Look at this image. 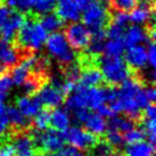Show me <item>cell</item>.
I'll return each instance as SVG.
<instances>
[{"instance_id":"6da1fadb","label":"cell","mask_w":156,"mask_h":156,"mask_svg":"<svg viewBox=\"0 0 156 156\" xmlns=\"http://www.w3.org/2000/svg\"><path fill=\"white\" fill-rule=\"evenodd\" d=\"M151 104L145 95V83L139 78L131 75L116 88L115 99L108 105L114 114L124 113V115L138 122L144 108Z\"/></svg>"},{"instance_id":"cb8c5ba5","label":"cell","mask_w":156,"mask_h":156,"mask_svg":"<svg viewBox=\"0 0 156 156\" xmlns=\"http://www.w3.org/2000/svg\"><path fill=\"white\" fill-rule=\"evenodd\" d=\"M124 48H126V44H124L123 38L111 39L109 41H106L103 54L107 56H122Z\"/></svg>"},{"instance_id":"d6986e66","label":"cell","mask_w":156,"mask_h":156,"mask_svg":"<svg viewBox=\"0 0 156 156\" xmlns=\"http://www.w3.org/2000/svg\"><path fill=\"white\" fill-rule=\"evenodd\" d=\"M69 113L61 108H55L50 112L49 116V126H51V129L57 131H65L69 126Z\"/></svg>"},{"instance_id":"484cf974","label":"cell","mask_w":156,"mask_h":156,"mask_svg":"<svg viewBox=\"0 0 156 156\" xmlns=\"http://www.w3.org/2000/svg\"><path fill=\"white\" fill-rule=\"evenodd\" d=\"M104 134H105L104 140L107 141L115 151L124 144L123 134L121 132H119L117 130H114V129H111V128H106V131H105Z\"/></svg>"},{"instance_id":"9c48e42d","label":"cell","mask_w":156,"mask_h":156,"mask_svg":"<svg viewBox=\"0 0 156 156\" xmlns=\"http://www.w3.org/2000/svg\"><path fill=\"white\" fill-rule=\"evenodd\" d=\"M31 54L33 52L21 48L14 41H7L0 38V65L8 72L15 65L30 56Z\"/></svg>"},{"instance_id":"277c9868","label":"cell","mask_w":156,"mask_h":156,"mask_svg":"<svg viewBox=\"0 0 156 156\" xmlns=\"http://www.w3.org/2000/svg\"><path fill=\"white\" fill-rule=\"evenodd\" d=\"M96 64L103 75L104 82L116 87L131 76V69L121 56H107L101 54L97 57Z\"/></svg>"},{"instance_id":"4316f807","label":"cell","mask_w":156,"mask_h":156,"mask_svg":"<svg viewBox=\"0 0 156 156\" xmlns=\"http://www.w3.org/2000/svg\"><path fill=\"white\" fill-rule=\"evenodd\" d=\"M49 116H50V109H41L32 120V126H34V130H46L49 126Z\"/></svg>"},{"instance_id":"ba28073f","label":"cell","mask_w":156,"mask_h":156,"mask_svg":"<svg viewBox=\"0 0 156 156\" xmlns=\"http://www.w3.org/2000/svg\"><path fill=\"white\" fill-rule=\"evenodd\" d=\"M62 133L65 143L69 144L74 149H80V151L92 149L99 140L98 136L79 126H69Z\"/></svg>"},{"instance_id":"4dcf8cb0","label":"cell","mask_w":156,"mask_h":156,"mask_svg":"<svg viewBox=\"0 0 156 156\" xmlns=\"http://www.w3.org/2000/svg\"><path fill=\"white\" fill-rule=\"evenodd\" d=\"M147 62L152 69H154L156 65V51H155V41H148L147 42Z\"/></svg>"},{"instance_id":"3957f363","label":"cell","mask_w":156,"mask_h":156,"mask_svg":"<svg viewBox=\"0 0 156 156\" xmlns=\"http://www.w3.org/2000/svg\"><path fill=\"white\" fill-rule=\"evenodd\" d=\"M106 100V87H82L76 84L74 90L66 96V106L71 111L80 108L97 109Z\"/></svg>"},{"instance_id":"74e56055","label":"cell","mask_w":156,"mask_h":156,"mask_svg":"<svg viewBox=\"0 0 156 156\" xmlns=\"http://www.w3.org/2000/svg\"><path fill=\"white\" fill-rule=\"evenodd\" d=\"M73 156H84V155H80V154H74Z\"/></svg>"},{"instance_id":"44dd1931","label":"cell","mask_w":156,"mask_h":156,"mask_svg":"<svg viewBox=\"0 0 156 156\" xmlns=\"http://www.w3.org/2000/svg\"><path fill=\"white\" fill-rule=\"evenodd\" d=\"M111 120L107 123V128L117 130L119 132H121L122 134L128 132L129 130H131L132 128L136 126L137 121L131 119V117L123 115V116H116V115H113L112 117H109Z\"/></svg>"},{"instance_id":"d4e9b609","label":"cell","mask_w":156,"mask_h":156,"mask_svg":"<svg viewBox=\"0 0 156 156\" xmlns=\"http://www.w3.org/2000/svg\"><path fill=\"white\" fill-rule=\"evenodd\" d=\"M56 4L57 0H33L31 12H33L37 15L50 13L55 9Z\"/></svg>"},{"instance_id":"603a6c76","label":"cell","mask_w":156,"mask_h":156,"mask_svg":"<svg viewBox=\"0 0 156 156\" xmlns=\"http://www.w3.org/2000/svg\"><path fill=\"white\" fill-rule=\"evenodd\" d=\"M154 14H155V12H151V10L145 9L143 7L136 6L131 10V14L129 15V20H130V22H133L136 24L147 23L151 20H154Z\"/></svg>"},{"instance_id":"f1b7e54d","label":"cell","mask_w":156,"mask_h":156,"mask_svg":"<svg viewBox=\"0 0 156 156\" xmlns=\"http://www.w3.org/2000/svg\"><path fill=\"white\" fill-rule=\"evenodd\" d=\"M10 123H9L7 107L0 101V137L2 138L5 136L10 133Z\"/></svg>"},{"instance_id":"f35d334b","label":"cell","mask_w":156,"mask_h":156,"mask_svg":"<svg viewBox=\"0 0 156 156\" xmlns=\"http://www.w3.org/2000/svg\"><path fill=\"white\" fill-rule=\"evenodd\" d=\"M2 5H4L2 4V0H0V6H2Z\"/></svg>"},{"instance_id":"f546056e","label":"cell","mask_w":156,"mask_h":156,"mask_svg":"<svg viewBox=\"0 0 156 156\" xmlns=\"http://www.w3.org/2000/svg\"><path fill=\"white\" fill-rule=\"evenodd\" d=\"M13 87V81L8 73H0V101L7 97L9 90Z\"/></svg>"},{"instance_id":"8992f818","label":"cell","mask_w":156,"mask_h":156,"mask_svg":"<svg viewBox=\"0 0 156 156\" xmlns=\"http://www.w3.org/2000/svg\"><path fill=\"white\" fill-rule=\"evenodd\" d=\"M46 46L49 55L56 59L61 69L75 61L74 50L69 44L64 33L58 31L52 32L50 37H48L46 40Z\"/></svg>"},{"instance_id":"52a82bcc","label":"cell","mask_w":156,"mask_h":156,"mask_svg":"<svg viewBox=\"0 0 156 156\" xmlns=\"http://www.w3.org/2000/svg\"><path fill=\"white\" fill-rule=\"evenodd\" d=\"M31 136L33 139L37 154L56 152L62 149L65 145L63 133L61 131L54 130V129H46L42 131L35 130L31 133Z\"/></svg>"},{"instance_id":"7a4b0ae2","label":"cell","mask_w":156,"mask_h":156,"mask_svg":"<svg viewBox=\"0 0 156 156\" xmlns=\"http://www.w3.org/2000/svg\"><path fill=\"white\" fill-rule=\"evenodd\" d=\"M47 38V32L38 21V15L27 12L24 14V22L13 41L27 51L34 52L46 44Z\"/></svg>"},{"instance_id":"8d00e7d4","label":"cell","mask_w":156,"mask_h":156,"mask_svg":"<svg viewBox=\"0 0 156 156\" xmlns=\"http://www.w3.org/2000/svg\"><path fill=\"white\" fill-rule=\"evenodd\" d=\"M113 155H114V156H126V155H123V154H119V153H116V152L114 153Z\"/></svg>"},{"instance_id":"7c38bea8","label":"cell","mask_w":156,"mask_h":156,"mask_svg":"<svg viewBox=\"0 0 156 156\" xmlns=\"http://www.w3.org/2000/svg\"><path fill=\"white\" fill-rule=\"evenodd\" d=\"M42 106L47 108H56L64 101L65 95L58 86L52 82L44 83L35 94Z\"/></svg>"},{"instance_id":"83f0119b","label":"cell","mask_w":156,"mask_h":156,"mask_svg":"<svg viewBox=\"0 0 156 156\" xmlns=\"http://www.w3.org/2000/svg\"><path fill=\"white\" fill-rule=\"evenodd\" d=\"M146 138V134L144 132V130L141 128H137L134 126L131 130H129L128 132L123 133V140L126 144H136L139 141H143Z\"/></svg>"},{"instance_id":"1f68e13d","label":"cell","mask_w":156,"mask_h":156,"mask_svg":"<svg viewBox=\"0 0 156 156\" xmlns=\"http://www.w3.org/2000/svg\"><path fill=\"white\" fill-rule=\"evenodd\" d=\"M76 149H74L73 147H64L59 149V151H56V152H49V153H42L41 156H73L74 154H76L75 152Z\"/></svg>"},{"instance_id":"7402d4cb","label":"cell","mask_w":156,"mask_h":156,"mask_svg":"<svg viewBox=\"0 0 156 156\" xmlns=\"http://www.w3.org/2000/svg\"><path fill=\"white\" fill-rule=\"evenodd\" d=\"M155 145L149 141H139L136 144H130L126 148V156H154Z\"/></svg>"},{"instance_id":"e575fe53","label":"cell","mask_w":156,"mask_h":156,"mask_svg":"<svg viewBox=\"0 0 156 156\" xmlns=\"http://www.w3.org/2000/svg\"><path fill=\"white\" fill-rule=\"evenodd\" d=\"M9 13H10V9L7 7V6H0V30H1V26L4 25L5 21L7 20Z\"/></svg>"},{"instance_id":"5bb4252c","label":"cell","mask_w":156,"mask_h":156,"mask_svg":"<svg viewBox=\"0 0 156 156\" xmlns=\"http://www.w3.org/2000/svg\"><path fill=\"white\" fill-rule=\"evenodd\" d=\"M24 22V14L15 9H10L7 20L0 30V38L7 41H13Z\"/></svg>"},{"instance_id":"ac0fdd59","label":"cell","mask_w":156,"mask_h":156,"mask_svg":"<svg viewBox=\"0 0 156 156\" xmlns=\"http://www.w3.org/2000/svg\"><path fill=\"white\" fill-rule=\"evenodd\" d=\"M126 47H131V46H137L141 42H148V37L146 34L145 29L140 27L138 25H133L128 27L123 37Z\"/></svg>"},{"instance_id":"5b68a950","label":"cell","mask_w":156,"mask_h":156,"mask_svg":"<svg viewBox=\"0 0 156 156\" xmlns=\"http://www.w3.org/2000/svg\"><path fill=\"white\" fill-rule=\"evenodd\" d=\"M111 18V10L106 0H91L90 4L83 9V24L90 32L105 30Z\"/></svg>"},{"instance_id":"9a60e30c","label":"cell","mask_w":156,"mask_h":156,"mask_svg":"<svg viewBox=\"0 0 156 156\" xmlns=\"http://www.w3.org/2000/svg\"><path fill=\"white\" fill-rule=\"evenodd\" d=\"M57 16L64 23L76 22L81 17V9L74 0H58L55 7Z\"/></svg>"},{"instance_id":"ffe728a7","label":"cell","mask_w":156,"mask_h":156,"mask_svg":"<svg viewBox=\"0 0 156 156\" xmlns=\"http://www.w3.org/2000/svg\"><path fill=\"white\" fill-rule=\"evenodd\" d=\"M38 21L46 32H57L65 26V23L57 16L56 13H46L38 15Z\"/></svg>"},{"instance_id":"4fadbf2b","label":"cell","mask_w":156,"mask_h":156,"mask_svg":"<svg viewBox=\"0 0 156 156\" xmlns=\"http://www.w3.org/2000/svg\"><path fill=\"white\" fill-rule=\"evenodd\" d=\"M124 62L131 69V74L141 72V69L146 66V63H147L146 48L138 44L128 47V50L124 55Z\"/></svg>"},{"instance_id":"2e32d148","label":"cell","mask_w":156,"mask_h":156,"mask_svg":"<svg viewBox=\"0 0 156 156\" xmlns=\"http://www.w3.org/2000/svg\"><path fill=\"white\" fill-rule=\"evenodd\" d=\"M16 107L24 116H26L27 119H32L42 109V105L37 95H25L17 99Z\"/></svg>"},{"instance_id":"836d02e7","label":"cell","mask_w":156,"mask_h":156,"mask_svg":"<svg viewBox=\"0 0 156 156\" xmlns=\"http://www.w3.org/2000/svg\"><path fill=\"white\" fill-rule=\"evenodd\" d=\"M145 95H146L149 103H154L155 101L156 91L154 86H153V83H151V84H145Z\"/></svg>"},{"instance_id":"d6a6232c","label":"cell","mask_w":156,"mask_h":156,"mask_svg":"<svg viewBox=\"0 0 156 156\" xmlns=\"http://www.w3.org/2000/svg\"><path fill=\"white\" fill-rule=\"evenodd\" d=\"M0 156H15V149L10 141H5L0 145Z\"/></svg>"},{"instance_id":"d590c367","label":"cell","mask_w":156,"mask_h":156,"mask_svg":"<svg viewBox=\"0 0 156 156\" xmlns=\"http://www.w3.org/2000/svg\"><path fill=\"white\" fill-rule=\"evenodd\" d=\"M90 1L91 0H74V2L78 5V7L81 10H83V9L86 8L88 5L90 4Z\"/></svg>"},{"instance_id":"8fae6325","label":"cell","mask_w":156,"mask_h":156,"mask_svg":"<svg viewBox=\"0 0 156 156\" xmlns=\"http://www.w3.org/2000/svg\"><path fill=\"white\" fill-rule=\"evenodd\" d=\"M74 116L76 121L82 124L83 128L91 133L96 136H101L105 133L107 128V122L104 116H101L99 113L91 112L90 109L80 108L73 111Z\"/></svg>"},{"instance_id":"ab89813d","label":"cell","mask_w":156,"mask_h":156,"mask_svg":"<svg viewBox=\"0 0 156 156\" xmlns=\"http://www.w3.org/2000/svg\"><path fill=\"white\" fill-rule=\"evenodd\" d=\"M33 156H38V155H33Z\"/></svg>"},{"instance_id":"30bf717a","label":"cell","mask_w":156,"mask_h":156,"mask_svg":"<svg viewBox=\"0 0 156 156\" xmlns=\"http://www.w3.org/2000/svg\"><path fill=\"white\" fill-rule=\"evenodd\" d=\"M64 33L73 50L81 52L87 49L91 39V32L83 23L72 22L64 26Z\"/></svg>"},{"instance_id":"e0dca14e","label":"cell","mask_w":156,"mask_h":156,"mask_svg":"<svg viewBox=\"0 0 156 156\" xmlns=\"http://www.w3.org/2000/svg\"><path fill=\"white\" fill-rule=\"evenodd\" d=\"M7 114H8L9 123L13 129V132L18 131H27L32 126V120L24 116L22 113L17 109L15 106L7 107Z\"/></svg>"}]
</instances>
